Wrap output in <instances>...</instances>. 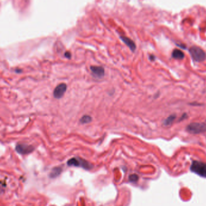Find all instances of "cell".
I'll return each instance as SVG.
<instances>
[{
    "instance_id": "obj_7",
    "label": "cell",
    "mask_w": 206,
    "mask_h": 206,
    "mask_svg": "<svg viewBox=\"0 0 206 206\" xmlns=\"http://www.w3.org/2000/svg\"><path fill=\"white\" fill-rule=\"evenodd\" d=\"M90 70L92 74L97 77L101 78L104 76V69L102 66H91Z\"/></svg>"
},
{
    "instance_id": "obj_5",
    "label": "cell",
    "mask_w": 206,
    "mask_h": 206,
    "mask_svg": "<svg viewBox=\"0 0 206 206\" xmlns=\"http://www.w3.org/2000/svg\"><path fill=\"white\" fill-rule=\"evenodd\" d=\"M67 89V86L65 84L62 83L57 85L54 90V97L56 99H60L65 93Z\"/></svg>"
},
{
    "instance_id": "obj_6",
    "label": "cell",
    "mask_w": 206,
    "mask_h": 206,
    "mask_svg": "<svg viewBox=\"0 0 206 206\" xmlns=\"http://www.w3.org/2000/svg\"><path fill=\"white\" fill-rule=\"evenodd\" d=\"M16 150L19 154H27L33 152L34 150V147L30 145L22 144L17 145L16 147Z\"/></svg>"
},
{
    "instance_id": "obj_15",
    "label": "cell",
    "mask_w": 206,
    "mask_h": 206,
    "mask_svg": "<svg viewBox=\"0 0 206 206\" xmlns=\"http://www.w3.org/2000/svg\"><path fill=\"white\" fill-rule=\"evenodd\" d=\"M187 114H186V113H184L182 116H181V117H180V121H182V120H184L185 119H186L187 118Z\"/></svg>"
},
{
    "instance_id": "obj_10",
    "label": "cell",
    "mask_w": 206,
    "mask_h": 206,
    "mask_svg": "<svg viewBox=\"0 0 206 206\" xmlns=\"http://www.w3.org/2000/svg\"><path fill=\"white\" fill-rule=\"evenodd\" d=\"M176 119V115L175 114H172L169 116L168 117H167L164 121L163 124L164 126H170L172 124V123Z\"/></svg>"
},
{
    "instance_id": "obj_2",
    "label": "cell",
    "mask_w": 206,
    "mask_h": 206,
    "mask_svg": "<svg viewBox=\"0 0 206 206\" xmlns=\"http://www.w3.org/2000/svg\"><path fill=\"white\" fill-rule=\"evenodd\" d=\"M190 170L202 177L206 178V163L198 161L192 162L190 166Z\"/></svg>"
},
{
    "instance_id": "obj_12",
    "label": "cell",
    "mask_w": 206,
    "mask_h": 206,
    "mask_svg": "<svg viewBox=\"0 0 206 206\" xmlns=\"http://www.w3.org/2000/svg\"><path fill=\"white\" fill-rule=\"evenodd\" d=\"M92 117L90 116L85 115L82 117L80 119V122L82 124H86V123H89L92 121Z\"/></svg>"
},
{
    "instance_id": "obj_1",
    "label": "cell",
    "mask_w": 206,
    "mask_h": 206,
    "mask_svg": "<svg viewBox=\"0 0 206 206\" xmlns=\"http://www.w3.org/2000/svg\"><path fill=\"white\" fill-rule=\"evenodd\" d=\"M189 53L192 59L197 62H202L206 59L205 51L199 47L193 46L190 47Z\"/></svg>"
},
{
    "instance_id": "obj_16",
    "label": "cell",
    "mask_w": 206,
    "mask_h": 206,
    "mask_svg": "<svg viewBox=\"0 0 206 206\" xmlns=\"http://www.w3.org/2000/svg\"><path fill=\"white\" fill-rule=\"evenodd\" d=\"M149 58H150V59L151 60V61H154L155 59V56L154 55H153V54H151V55H150Z\"/></svg>"
},
{
    "instance_id": "obj_4",
    "label": "cell",
    "mask_w": 206,
    "mask_h": 206,
    "mask_svg": "<svg viewBox=\"0 0 206 206\" xmlns=\"http://www.w3.org/2000/svg\"><path fill=\"white\" fill-rule=\"evenodd\" d=\"M67 164L69 166L81 167L85 169H90L92 168V166L88 161L77 158H72L69 160L67 162Z\"/></svg>"
},
{
    "instance_id": "obj_8",
    "label": "cell",
    "mask_w": 206,
    "mask_h": 206,
    "mask_svg": "<svg viewBox=\"0 0 206 206\" xmlns=\"http://www.w3.org/2000/svg\"><path fill=\"white\" fill-rule=\"evenodd\" d=\"M121 40L123 41V43H124L129 48L134 51L135 50H136V44L135 43H134V41L132 40L131 39H130L128 37H126V36H121Z\"/></svg>"
},
{
    "instance_id": "obj_9",
    "label": "cell",
    "mask_w": 206,
    "mask_h": 206,
    "mask_svg": "<svg viewBox=\"0 0 206 206\" xmlns=\"http://www.w3.org/2000/svg\"><path fill=\"white\" fill-rule=\"evenodd\" d=\"M172 56L173 58L178 59V60H182L184 58V53L179 49H174L172 53Z\"/></svg>"
},
{
    "instance_id": "obj_11",
    "label": "cell",
    "mask_w": 206,
    "mask_h": 206,
    "mask_svg": "<svg viewBox=\"0 0 206 206\" xmlns=\"http://www.w3.org/2000/svg\"><path fill=\"white\" fill-rule=\"evenodd\" d=\"M62 169L61 168L57 167V168H54L51 172L50 173V177L51 178H56L62 172Z\"/></svg>"
},
{
    "instance_id": "obj_14",
    "label": "cell",
    "mask_w": 206,
    "mask_h": 206,
    "mask_svg": "<svg viewBox=\"0 0 206 206\" xmlns=\"http://www.w3.org/2000/svg\"><path fill=\"white\" fill-rule=\"evenodd\" d=\"M65 56L66 58H68V59H70L71 57V54L70 52H68V51H66L65 53Z\"/></svg>"
},
{
    "instance_id": "obj_13",
    "label": "cell",
    "mask_w": 206,
    "mask_h": 206,
    "mask_svg": "<svg viewBox=\"0 0 206 206\" xmlns=\"http://www.w3.org/2000/svg\"><path fill=\"white\" fill-rule=\"evenodd\" d=\"M139 180V176L137 174H132L129 176V181L131 183H136Z\"/></svg>"
},
{
    "instance_id": "obj_3",
    "label": "cell",
    "mask_w": 206,
    "mask_h": 206,
    "mask_svg": "<svg viewBox=\"0 0 206 206\" xmlns=\"http://www.w3.org/2000/svg\"><path fill=\"white\" fill-rule=\"evenodd\" d=\"M186 130L191 134H201L206 131V123L194 122L191 123L186 127Z\"/></svg>"
}]
</instances>
